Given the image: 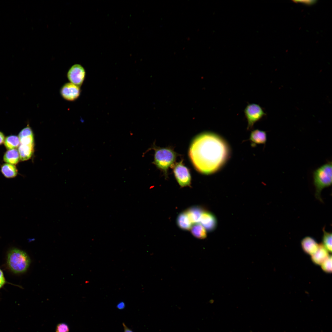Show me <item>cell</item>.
<instances>
[{"label":"cell","mask_w":332,"mask_h":332,"mask_svg":"<svg viewBox=\"0 0 332 332\" xmlns=\"http://www.w3.org/2000/svg\"><path fill=\"white\" fill-rule=\"evenodd\" d=\"M18 137L20 144L34 145L33 132L29 125H27L20 132Z\"/></svg>","instance_id":"cell-11"},{"label":"cell","mask_w":332,"mask_h":332,"mask_svg":"<svg viewBox=\"0 0 332 332\" xmlns=\"http://www.w3.org/2000/svg\"><path fill=\"white\" fill-rule=\"evenodd\" d=\"M34 145L20 144L18 148L20 160L24 161L30 159L34 151Z\"/></svg>","instance_id":"cell-13"},{"label":"cell","mask_w":332,"mask_h":332,"mask_svg":"<svg viewBox=\"0 0 332 332\" xmlns=\"http://www.w3.org/2000/svg\"><path fill=\"white\" fill-rule=\"evenodd\" d=\"M244 113L247 121L248 130L252 129L254 124L265 115L262 108L259 105L254 103L248 104L244 110Z\"/></svg>","instance_id":"cell-5"},{"label":"cell","mask_w":332,"mask_h":332,"mask_svg":"<svg viewBox=\"0 0 332 332\" xmlns=\"http://www.w3.org/2000/svg\"><path fill=\"white\" fill-rule=\"evenodd\" d=\"M313 184L316 198L323 202L321 196L322 190L332 184V162H329L319 167L313 172Z\"/></svg>","instance_id":"cell-2"},{"label":"cell","mask_w":332,"mask_h":332,"mask_svg":"<svg viewBox=\"0 0 332 332\" xmlns=\"http://www.w3.org/2000/svg\"><path fill=\"white\" fill-rule=\"evenodd\" d=\"M122 325L124 327V332H133L132 330L128 327L124 323H123Z\"/></svg>","instance_id":"cell-26"},{"label":"cell","mask_w":332,"mask_h":332,"mask_svg":"<svg viewBox=\"0 0 332 332\" xmlns=\"http://www.w3.org/2000/svg\"><path fill=\"white\" fill-rule=\"evenodd\" d=\"M1 172L6 178L15 177L18 174V170L15 165L9 163L3 164L1 167Z\"/></svg>","instance_id":"cell-18"},{"label":"cell","mask_w":332,"mask_h":332,"mask_svg":"<svg viewBox=\"0 0 332 332\" xmlns=\"http://www.w3.org/2000/svg\"><path fill=\"white\" fill-rule=\"evenodd\" d=\"M6 281L3 272L0 269V289L5 284Z\"/></svg>","instance_id":"cell-24"},{"label":"cell","mask_w":332,"mask_h":332,"mask_svg":"<svg viewBox=\"0 0 332 332\" xmlns=\"http://www.w3.org/2000/svg\"><path fill=\"white\" fill-rule=\"evenodd\" d=\"M200 222L209 231H213L216 226L215 217L213 214L208 211H204L201 216Z\"/></svg>","instance_id":"cell-9"},{"label":"cell","mask_w":332,"mask_h":332,"mask_svg":"<svg viewBox=\"0 0 332 332\" xmlns=\"http://www.w3.org/2000/svg\"><path fill=\"white\" fill-rule=\"evenodd\" d=\"M85 71L81 65L75 64L69 70L67 74L68 80L71 82L80 87L85 78Z\"/></svg>","instance_id":"cell-7"},{"label":"cell","mask_w":332,"mask_h":332,"mask_svg":"<svg viewBox=\"0 0 332 332\" xmlns=\"http://www.w3.org/2000/svg\"><path fill=\"white\" fill-rule=\"evenodd\" d=\"M5 137L3 134L0 131V145L4 142Z\"/></svg>","instance_id":"cell-27"},{"label":"cell","mask_w":332,"mask_h":332,"mask_svg":"<svg viewBox=\"0 0 332 332\" xmlns=\"http://www.w3.org/2000/svg\"><path fill=\"white\" fill-rule=\"evenodd\" d=\"M249 139L253 146L256 144H264L267 140V134L265 131L255 129L251 132Z\"/></svg>","instance_id":"cell-14"},{"label":"cell","mask_w":332,"mask_h":332,"mask_svg":"<svg viewBox=\"0 0 332 332\" xmlns=\"http://www.w3.org/2000/svg\"><path fill=\"white\" fill-rule=\"evenodd\" d=\"M190 229L192 234L199 239H204L206 237L207 232L205 228L199 223H194Z\"/></svg>","instance_id":"cell-19"},{"label":"cell","mask_w":332,"mask_h":332,"mask_svg":"<svg viewBox=\"0 0 332 332\" xmlns=\"http://www.w3.org/2000/svg\"><path fill=\"white\" fill-rule=\"evenodd\" d=\"M323 234L322 236V244L330 252L332 251V233L327 232L325 230V227L322 228Z\"/></svg>","instance_id":"cell-21"},{"label":"cell","mask_w":332,"mask_h":332,"mask_svg":"<svg viewBox=\"0 0 332 332\" xmlns=\"http://www.w3.org/2000/svg\"><path fill=\"white\" fill-rule=\"evenodd\" d=\"M298 2H302V3H305V4H313V3H314V2H315V1L308 0V1H306H306H298Z\"/></svg>","instance_id":"cell-28"},{"label":"cell","mask_w":332,"mask_h":332,"mask_svg":"<svg viewBox=\"0 0 332 332\" xmlns=\"http://www.w3.org/2000/svg\"><path fill=\"white\" fill-rule=\"evenodd\" d=\"M204 210L200 207L194 206L188 209L185 211L192 223L200 222L201 215Z\"/></svg>","instance_id":"cell-15"},{"label":"cell","mask_w":332,"mask_h":332,"mask_svg":"<svg viewBox=\"0 0 332 332\" xmlns=\"http://www.w3.org/2000/svg\"><path fill=\"white\" fill-rule=\"evenodd\" d=\"M323 271L327 273L332 272V256L329 257L320 265Z\"/></svg>","instance_id":"cell-22"},{"label":"cell","mask_w":332,"mask_h":332,"mask_svg":"<svg viewBox=\"0 0 332 332\" xmlns=\"http://www.w3.org/2000/svg\"><path fill=\"white\" fill-rule=\"evenodd\" d=\"M60 92L63 99L67 101H72L78 98L81 90L80 87L71 82H68L61 87Z\"/></svg>","instance_id":"cell-8"},{"label":"cell","mask_w":332,"mask_h":332,"mask_svg":"<svg viewBox=\"0 0 332 332\" xmlns=\"http://www.w3.org/2000/svg\"><path fill=\"white\" fill-rule=\"evenodd\" d=\"M301 245L304 251L306 253L312 255L317 251L319 244L313 237L307 236L302 239Z\"/></svg>","instance_id":"cell-10"},{"label":"cell","mask_w":332,"mask_h":332,"mask_svg":"<svg viewBox=\"0 0 332 332\" xmlns=\"http://www.w3.org/2000/svg\"><path fill=\"white\" fill-rule=\"evenodd\" d=\"M3 159L7 163L14 165L17 164L20 159L18 150L17 149L8 150L5 153Z\"/></svg>","instance_id":"cell-17"},{"label":"cell","mask_w":332,"mask_h":332,"mask_svg":"<svg viewBox=\"0 0 332 332\" xmlns=\"http://www.w3.org/2000/svg\"><path fill=\"white\" fill-rule=\"evenodd\" d=\"M175 177L181 187L190 186L191 177L189 169L183 162V160L176 163L172 166Z\"/></svg>","instance_id":"cell-6"},{"label":"cell","mask_w":332,"mask_h":332,"mask_svg":"<svg viewBox=\"0 0 332 332\" xmlns=\"http://www.w3.org/2000/svg\"><path fill=\"white\" fill-rule=\"evenodd\" d=\"M329 252L322 243H320L317 251L311 255V260L314 263L321 265L329 256Z\"/></svg>","instance_id":"cell-12"},{"label":"cell","mask_w":332,"mask_h":332,"mask_svg":"<svg viewBox=\"0 0 332 332\" xmlns=\"http://www.w3.org/2000/svg\"><path fill=\"white\" fill-rule=\"evenodd\" d=\"M177 224L179 228L184 230H189L192 226V223L185 211L180 213L177 219Z\"/></svg>","instance_id":"cell-16"},{"label":"cell","mask_w":332,"mask_h":332,"mask_svg":"<svg viewBox=\"0 0 332 332\" xmlns=\"http://www.w3.org/2000/svg\"><path fill=\"white\" fill-rule=\"evenodd\" d=\"M4 143L5 147L9 150L16 149L18 147L20 141L18 136L11 135L6 137Z\"/></svg>","instance_id":"cell-20"},{"label":"cell","mask_w":332,"mask_h":332,"mask_svg":"<svg viewBox=\"0 0 332 332\" xmlns=\"http://www.w3.org/2000/svg\"><path fill=\"white\" fill-rule=\"evenodd\" d=\"M69 327L65 323H60L56 326V332H69Z\"/></svg>","instance_id":"cell-23"},{"label":"cell","mask_w":332,"mask_h":332,"mask_svg":"<svg viewBox=\"0 0 332 332\" xmlns=\"http://www.w3.org/2000/svg\"><path fill=\"white\" fill-rule=\"evenodd\" d=\"M7 263L12 271L15 273H21L27 270L30 265V260L25 252L14 249L8 253Z\"/></svg>","instance_id":"cell-4"},{"label":"cell","mask_w":332,"mask_h":332,"mask_svg":"<svg viewBox=\"0 0 332 332\" xmlns=\"http://www.w3.org/2000/svg\"><path fill=\"white\" fill-rule=\"evenodd\" d=\"M155 151L154 161L152 163L164 173L166 177L168 175L170 167L174 164L177 153L171 148H160L153 144L150 148Z\"/></svg>","instance_id":"cell-3"},{"label":"cell","mask_w":332,"mask_h":332,"mask_svg":"<svg viewBox=\"0 0 332 332\" xmlns=\"http://www.w3.org/2000/svg\"><path fill=\"white\" fill-rule=\"evenodd\" d=\"M125 307V304L123 302H121L118 303L117 306V308L120 310H122Z\"/></svg>","instance_id":"cell-25"},{"label":"cell","mask_w":332,"mask_h":332,"mask_svg":"<svg viewBox=\"0 0 332 332\" xmlns=\"http://www.w3.org/2000/svg\"><path fill=\"white\" fill-rule=\"evenodd\" d=\"M227 144L217 134L210 132L202 133L192 140L188 155L196 169L205 175L220 169L230 155Z\"/></svg>","instance_id":"cell-1"}]
</instances>
